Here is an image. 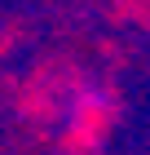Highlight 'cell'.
Returning <instances> with one entry per match:
<instances>
[{
    "instance_id": "cell-1",
    "label": "cell",
    "mask_w": 150,
    "mask_h": 155,
    "mask_svg": "<svg viewBox=\"0 0 150 155\" xmlns=\"http://www.w3.org/2000/svg\"><path fill=\"white\" fill-rule=\"evenodd\" d=\"M80 89H84L80 67L66 62V58H53V62H44V67L27 80V89H22V111L35 115V120H58V115H66V111L75 107Z\"/></svg>"
},
{
    "instance_id": "cell-2",
    "label": "cell",
    "mask_w": 150,
    "mask_h": 155,
    "mask_svg": "<svg viewBox=\"0 0 150 155\" xmlns=\"http://www.w3.org/2000/svg\"><path fill=\"white\" fill-rule=\"evenodd\" d=\"M110 120H115V97L106 93V89H80L75 107H71V137H66V146L71 151L97 146L106 137V129H110Z\"/></svg>"
},
{
    "instance_id": "cell-3",
    "label": "cell",
    "mask_w": 150,
    "mask_h": 155,
    "mask_svg": "<svg viewBox=\"0 0 150 155\" xmlns=\"http://www.w3.org/2000/svg\"><path fill=\"white\" fill-rule=\"evenodd\" d=\"M115 9L128 22H150V0H115Z\"/></svg>"
}]
</instances>
